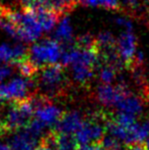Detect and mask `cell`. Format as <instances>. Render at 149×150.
Listing matches in <instances>:
<instances>
[{
    "instance_id": "obj_1",
    "label": "cell",
    "mask_w": 149,
    "mask_h": 150,
    "mask_svg": "<svg viewBox=\"0 0 149 150\" xmlns=\"http://www.w3.org/2000/svg\"><path fill=\"white\" fill-rule=\"evenodd\" d=\"M37 92L47 98L53 99L66 96L71 87V81L61 64H48L41 67L35 77Z\"/></svg>"
},
{
    "instance_id": "obj_2",
    "label": "cell",
    "mask_w": 149,
    "mask_h": 150,
    "mask_svg": "<svg viewBox=\"0 0 149 150\" xmlns=\"http://www.w3.org/2000/svg\"><path fill=\"white\" fill-rule=\"evenodd\" d=\"M35 106L33 95L18 101H12L6 107L3 117H0L3 124L5 134L14 133L26 128L35 115Z\"/></svg>"
},
{
    "instance_id": "obj_3",
    "label": "cell",
    "mask_w": 149,
    "mask_h": 150,
    "mask_svg": "<svg viewBox=\"0 0 149 150\" xmlns=\"http://www.w3.org/2000/svg\"><path fill=\"white\" fill-rule=\"evenodd\" d=\"M37 92V81L35 78L18 77L0 84V100L12 102L34 95Z\"/></svg>"
},
{
    "instance_id": "obj_4",
    "label": "cell",
    "mask_w": 149,
    "mask_h": 150,
    "mask_svg": "<svg viewBox=\"0 0 149 150\" xmlns=\"http://www.w3.org/2000/svg\"><path fill=\"white\" fill-rule=\"evenodd\" d=\"M62 47L56 40L46 39L35 43L29 49V59L38 69L48 64H54L60 60Z\"/></svg>"
},
{
    "instance_id": "obj_5",
    "label": "cell",
    "mask_w": 149,
    "mask_h": 150,
    "mask_svg": "<svg viewBox=\"0 0 149 150\" xmlns=\"http://www.w3.org/2000/svg\"><path fill=\"white\" fill-rule=\"evenodd\" d=\"M137 40L133 31L124 30L117 39V49L124 67L131 69L137 53Z\"/></svg>"
},
{
    "instance_id": "obj_6",
    "label": "cell",
    "mask_w": 149,
    "mask_h": 150,
    "mask_svg": "<svg viewBox=\"0 0 149 150\" xmlns=\"http://www.w3.org/2000/svg\"><path fill=\"white\" fill-rule=\"evenodd\" d=\"M85 117L79 110L64 111L61 117L52 127V131L64 134H76L83 125Z\"/></svg>"
},
{
    "instance_id": "obj_7",
    "label": "cell",
    "mask_w": 149,
    "mask_h": 150,
    "mask_svg": "<svg viewBox=\"0 0 149 150\" xmlns=\"http://www.w3.org/2000/svg\"><path fill=\"white\" fill-rule=\"evenodd\" d=\"M42 139L38 138L26 128L14 132L10 138L9 146L11 150H35Z\"/></svg>"
},
{
    "instance_id": "obj_8",
    "label": "cell",
    "mask_w": 149,
    "mask_h": 150,
    "mask_svg": "<svg viewBox=\"0 0 149 150\" xmlns=\"http://www.w3.org/2000/svg\"><path fill=\"white\" fill-rule=\"evenodd\" d=\"M144 102L145 101L141 96H137V95L131 93L128 96H126L123 100L119 101L115 107L119 111L129 113V115L137 117L138 115H142L143 112Z\"/></svg>"
},
{
    "instance_id": "obj_9",
    "label": "cell",
    "mask_w": 149,
    "mask_h": 150,
    "mask_svg": "<svg viewBox=\"0 0 149 150\" xmlns=\"http://www.w3.org/2000/svg\"><path fill=\"white\" fill-rule=\"evenodd\" d=\"M72 71V78L75 83L82 87H87L94 77L95 69L85 63L75 62L70 65Z\"/></svg>"
},
{
    "instance_id": "obj_10",
    "label": "cell",
    "mask_w": 149,
    "mask_h": 150,
    "mask_svg": "<svg viewBox=\"0 0 149 150\" xmlns=\"http://www.w3.org/2000/svg\"><path fill=\"white\" fill-rule=\"evenodd\" d=\"M33 10L44 32H50L53 30L60 16L59 13L43 7H34Z\"/></svg>"
},
{
    "instance_id": "obj_11",
    "label": "cell",
    "mask_w": 149,
    "mask_h": 150,
    "mask_svg": "<svg viewBox=\"0 0 149 150\" xmlns=\"http://www.w3.org/2000/svg\"><path fill=\"white\" fill-rule=\"evenodd\" d=\"M73 34H74V30H73L70 18L68 16H64L56 26L55 32H54V39L57 42L68 45L73 41Z\"/></svg>"
},
{
    "instance_id": "obj_12",
    "label": "cell",
    "mask_w": 149,
    "mask_h": 150,
    "mask_svg": "<svg viewBox=\"0 0 149 150\" xmlns=\"http://www.w3.org/2000/svg\"><path fill=\"white\" fill-rule=\"evenodd\" d=\"M52 131V130H51ZM54 139H55L56 150H77L79 147V142L74 134H64V133H56L54 131Z\"/></svg>"
},
{
    "instance_id": "obj_13",
    "label": "cell",
    "mask_w": 149,
    "mask_h": 150,
    "mask_svg": "<svg viewBox=\"0 0 149 150\" xmlns=\"http://www.w3.org/2000/svg\"><path fill=\"white\" fill-rule=\"evenodd\" d=\"M35 7L46 8V9L57 12L60 16L71 10L66 0H37Z\"/></svg>"
},
{
    "instance_id": "obj_14",
    "label": "cell",
    "mask_w": 149,
    "mask_h": 150,
    "mask_svg": "<svg viewBox=\"0 0 149 150\" xmlns=\"http://www.w3.org/2000/svg\"><path fill=\"white\" fill-rule=\"evenodd\" d=\"M119 69L107 63H103L99 67V80L102 84H112L117 78Z\"/></svg>"
},
{
    "instance_id": "obj_15",
    "label": "cell",
    "mask_w": 149,
    "mask_h": 150,
    "mask_svg": "<svg viewBox=\"0 0 149 150\" xmlns=\"http://www.w3.org/2000/svg\"><path fill=\"white\" fill-rule=\"evenodd\" d=\"M100 145L104 150H126L125 143L112 135L104 136L103 139L100 141Z\"/></svg>"
},
{
    "instance_id": "obj_16",
    "label": "cell",
    "mask_w": 149,
    "mask_h": 150,
    "mask_svg": "<svg viewBox=\"0 0 149 150\" xmlns=\"http://www.w3.org/2000/svg\"><path fill=\"white\" fill-rule=\"evenodd\" d=\"M96 44H97L98 48L115 46L117 45V39L113 37V35L110 32L104 31V32H101V33L96 37Z\"/></svg>"
},
{
    "instance_id": "obj_17",
    "label": "cell",
    "mask_w": 149,
    "mask_h": 150,
    "mask_svg": "<svg viewBox=\"0 0 149 150\" xmlns=\"http://www.w3.org/2000/svg\"><path fill=\"white\" fill-rule=\"evenodd\" d=\"M54 149H56L55 139H54L53 132L50 131L49 133H47L42 138L40 144L38 145V147L35 150H54Z\"/></svg>"
},
{
    "instance_id": "obj_18",
    "label": "cell",
    "mask_w": 149,
    "mask_h": 150,
    "mask_svg": "<svg viewBox=\"0 0 149 150\" xmlns=\"http://www.w3.org/2000/svg\"><path fill=\"white\" fill-rule=\"evenodd\" d=\"M14 71V64L12 63H4L0 65V84L5 81L7 78L13 74Z\"/></svg>"
},
{
    "instance_id": "obj_19",
    "label": "cell",
    "mask_w": 149,
    "mask_h": 150,
    "mask_svg": "<svg viewBox=\"0 0 149 150\" xmlns=\"http://www.w3.org/2000/svg\"><path fill=\"white\" fill-rule=\"evenodd\" d=\"M141 0H121V6H123L126 10L137 11L140 8Z\"/></svg>"
},
{
    "instance_id": "obj_20",
    "label": "cell",
    "mask_w": 149,
    "mask_h": 150,
    "mask_svg": "<svg viewBox=\"0 0 149 150\" xmlns=\"http://www.w3.org/2000/svg\"><path fill=\"white\" fill-rule=\"evenodd\" d=\"M115 24L121 28H124L125 30L133 31V23L130 18H127L125 16H117L115 18Z\"/></svg>"
},
{
    "instance_id": "obj_21",
    "label": "cell",
    "mask_w": 149,
    "mask_h": 150,
    "mask_svg": "<svg viewBox=\"0 0 149 150\" xmlns=\"http://www.w3.org/2000/svg\"><path fill=\"white\" fill-rule=\"evenodd\" d=\"M100 6L107 9L117 10L121 8V0H99Z\"/></svg>"
},
{
    "instance_id": "obj_22",
    "label": "cell",
    "mask_w": 149,
    "mask_h": 150,
    "mask_svg": "<svg viewBox=\"0 0 149 150\" xmlns=\"http://www.w3.org/2000/svg\"><path fill=\"white\" fill-rule=\"evenodd\" d=\"M100 143H93V144H83L78 147L77 150H98L100 148Z\"/></svg>"
},
{
    "instance_id": "obj_23",
    "label": "cell",
    "mask_w": 149,
    "mask_h": 150,
    "mask_svg": "<svg viewBox=\"0 0 149 150\" xmlns=\"http://www.w3.org/2000/svg\"><path fill=\"white\" fill-rule=\"evenodd\" d=\"M126 150H146V149H145V145L143 143L138 142V143L126 145Z\"/></svg>"
},
{
    "instance_id": "obj_24",
    "label": "cell",
    "mask_w": 149,
    "mask_h": 150,
    "mask_svg": "<svg viewBox=\"0 0 149 150\" xmlns=\"http://www.w3.org/2000/svg\"><path fill=\"white\" fill-rule=\"evenodd\" d=\"M37 0H18L23 8H34Z\"/></svg>"
},
{
    "instance_id": "obj_25",
    "label": "cell",
    "mask_w": 149,
    "mask_h": 150,
    "mask_svg": "<svg viewBox=\"0 0 149 150\" xmlns=\"http://www.w3.org/2000/svg\"><path fill=\"white\" fill-rule=\"evenodd\" d=\"M81 4L84 6H89V7H95V6H100L99 0H79Z\"/></svg>"
},
{
    "instance_id": "obj_26",
    "label": "cell",
    "mask_w": 149,
    "mask_h": 150,
    "mask_svg": "<svg viewBox=\"0 0 149 150\" xmlns=\"http://www.w3.org/2000/svg\"><path fill=\"white\" fill-rule=\"evenodd\" d=\"M0 150H11V149H10L9 144H5V143L0 142Z\"/></svg>"
},
{
    "instance_id": "obj_27",
    "label": "cell",
    "mask_w": 149,
    "mask_h": 150,
    "mask_svg": "<svg viewBox=\"0 0 149 150\" xmlns=\"http://www.w3.org/2000/svg\"><path fill=\"white\" fill-rule=\"evenodd\" d=\"M142 126H143V128L145 129L146 132H147L148 134H149V120H145V122H144L143 124H142Z\"/></svg>"
},
{
    "instance_id": "obj_28",
    "label": "cell",
    "mask_w": 149,
    "mask_h": 150,
    "mask_svg": "<svg viewBox=\"0 0 149 150\" xmlns=\"http://www.w3.org/2000/svg\"><path fill=\"white\" fill-rule=\"evenodd\" d=\"M4 134H5V131H4L2 120H1V119H0V136H1V135H4Z\"/></svg>"
},
{
    "instance_id": "obj_29",
    "label": "cell",
    "mask_w": 149,
    "mask_h": 150,
    "mask_svg": "<svg viewBox=\"0 0 149 150\" xmlns=\"http://www.w3.org/2000/svg\"><path fill=\"white\" fill-rule=\"evenodd\" d=\"M144 145H145V149L146 150H149V137L147 139H146L145 143H144Z\"/></svg>"
},
{
    "instance_id": "obj_30",
    "label": "cell",
    "mask_w": 149,
    "mask_h": 150,
    "mask_svg": "<svg viewBox=\"0 0 149 150\" xmlns=\"http://www.w3.org/2000/svg\"><path fill=\"white\" fill-rule=\"evenodd\" d=\"M3 62V58H2V53H1V49H0V63Z\"/></svg>"
},
{
    "instance_id": "obj_31",
    "label": "cell",
    "mask_w": 149,
    "mask_h": 150,
    "mask_svg": "<svg viewBox=\"0 0 149 150\" xmlns=\"http://www.w3.org/2000/svg\"><path fill=\"white\" fill-rule=\"evenodd\" d=\"M98 150H104L103 148H102V146H100V148L99 149H98Z\"/></svg>"
},
{
    "instance_id": "obj_32",
    "label": "cell",
    "mask_w": 149,
    "mask_h": 150,
    "mask_svg": "<svg viewBox=\"0 0 149 150\" xmlns=\"http://www.w3.org/2000/svg\"><path fill=\"white\" fill-rule=\"evenodd\" d=\"M146 102H147V103H149V97H148V99H147V100H146Z\"/></svg>"
}]
</instances>
